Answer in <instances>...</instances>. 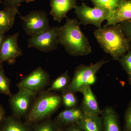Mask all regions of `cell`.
Instances as JSON below:
<instances>
[{
	"instance_id": "6da1fadb",
	"label": "cell",
	"mask_w": 131,
	"mask_h": 131,
	"mask_svg": "<svg viewBox=\"0 0 131 131\" xmlns=\"http://www.w3.org/2000/svg\"><path fill=\"white\" fill-rule=\"evenodd\" d=\"M66 19L65 24L58 27V45L62 46L72 56L90 54L92 49L88 39L81 30L80 21L77 19Z\"/></svg>"
},
{
	"instance_id": "7a4b0ae2",
	"label": "cell",
	"mask_w": 131,
	"mask_h": 131,
	"mask_svg": "<svg viewBox=\"0 0 131 131\" xmlns=\"http://www.w3.org/2000/svg\"><path fill=\"white\" fill-rule=\"evenodd\" d=\"M94 34L101 48L114 60L118 61L131 50L119 24L97 28Z\"/></svg>"
},
{
	"instance_id": "3957f363",
	"label": "cell",
	"mask_w": 131,
	"mask_h": 131,
	"mask_svg": "<svg viewBox=\"0 0 131 131\" xmlns=\"http://www.w3.org/2000/svg\"><path fill=\"white\" fill-rule=\"evenodd\" d=\"M108 62L107 60H102L91 65L79 66L76 68L73 79L65 90L75 93L80 92L84 87L93 85L96 82V73Z\"/></svg>"
},
{
	"instance_id": "277c9868",
	"label": "cell",
	"mask_w": 131,
	"mask_h": 131,
	"mask_svg": "<svg viewBox=\"0 0 131 131\" xmlns=\"http://www.w3.org/2000/svg\"><path fill=\"white\" fill-rule=\"evenodd\" d=\"M61 101L62 98L58 95L43 94L35 101L28 115V120L34 123L49 117L58 108Z\"/></svg>"
},
{
	"instance_id": "5b68a950",
	"label": "cell",
	"mask_w": 131,
	"mask_h": 131,
	"mask_svg": "<svg viewBox=\"0 0 131 131\" xmlns=\"http://www.w3.org/2000/svg\"><path fill=\"white\" fill-rule=\"evenodd\" d=\"M75 13L81 25H91L97 28H102L103 21L107 20L109 12L101 8L94 6L91 7L82 2L80 6L75 8Z\"/></svg>"
},
{
	"instance_id": "8992f818",
	"label": "cell",
	"mask_w": 131,
	"mask_h": 131,
	"mask_svg": "<svg viewBox=\"0 0 131 131\" xmlns=\"http://www.w3.org/2000/svg\"><path fill=\"white\" fill-rule=\"evenodd\" d=\"M58 27H50L49 29L30 37L27 40L28 48H34L44 52L57 50L58 45Z\"/></svg>"
},
{
	"instance_id": "52a82bcc",
	"label": "cell",
	"mask_w": 131,
	"mask_h": 131,
	"mask_svg": "<svg viewBox=\"0 0 131 131\" xmlns=\"http://www.w3.org/2000/svg\"><path fill=\"white\" fill-rule=\"evenodd\" d=\"M20 17L24 31L30 37H32L50 27L48 15L45 11H32L25 16L20 15Z\"/></svg>"
},
{
	"instance_id": "ba28073f",
	"label": "cell",
	"mask_w": 131,
	"mask_h": 131,
	"mask_svg": "<svg viewBox=\"0 0 131 131\" xmlns=\"http://www.w3.org/2000/svg\"><path fill=\"white\" fill-rule=\"evenodd\" d=\"M49 79L48 73L39 67L24 78L17 86L19 89H27L37 93L46 86Z\"/></svg>"
},
{
	"instance_id": "9c48e42d",
	"label": "cell",
	"mask_w": 131,
	"mask_h": 131,
	"mask_svg": "<svg viewBox=\"0 0 131 131\" xmlns=\"http://www.w3.org/2000/svg\"><path fill=\"white\" fill-rule=\"evenodd\" d=\"M19 33L4 38L0 52V64L4 62L14 63L16 58L23 55V51L18 44Z\"/></svg>"
},
{
	"instance_id": "30bf717a",
	"label": "cell",
	"mask_w": 131,
	"mask_h": 131,
	"mask_svg": "<svg viewBox=\"0 0 131 131\" xmlns=\"http://www.w3.org/2000/svg\"><path fill=\"white\" fill-rule=\"evenodd\" d=\"M35 93L26 89H19L18 93L10 96L9 102L14 113L16 116H22L28 111L31 99Z\"/></svg>"
},
{
	"instance_id": "8fae6325",
	"label": "cell",
	"mask_w": 131,
	"mask_h": 131,
	"mask_svg": "<svg viewBox=\"0 0 131 131\" xmlns=\"http://www.w3.org/2000/svg\"><path fill=\"white\" fill-rule=\"evenodd\" d=\"M76 0H51L50 14L55 21L61 22L67 18L68 12L77 6Z\"/></svg>"
},
{
	"instance_id": "7c38bea8",
	"label": "cell",
	"mask_w": 131,
	"mask_h": 131,
	"mask_svg": "<svg viewBox=\"0 0 131 131\" xmlns=\"http://www.w3.org/2000/svg\"><path fill=\"white\" fill-rule=\"evenodd\" d=\"M83 95L82 110L84 115L90 116H98L102 111L98 105V102L90 86L84 87L80 90Z\"/></svg>"
},
{
	"instance_id": "4fadbf2b",
	"label": "cell",
	"mask_w": 131,
	"mask_h": 131,
	"mask_svg": "<svg viewBox=\"0 0 131 131\" xmlns=\"http://www.w3.org/2000/svg\"><path fill=\"white\" fill-rule=\"evenodd\" d=\"M131 19V0H123L114 12L109 14L105 26L120 24Z\"/></svg>"
},
{
	"instance_id": "5bb4252c",
	"label": "cell",
	"mask_w": 131,
	"mask_h": 131,
	"mask_svg": "<svg viewBox=\"0 0 131 131\" xmlns=\"http://www.w3.org/2000/svg\"><path fill=\"white\" fill-rule=\"evenodd\" d=\"M18 14V8H4L0 10V33L5 34L13 27Z\"/></svg>"
},
{
	"instance_id": "9a60e30c",
	"label": "cell",
	"mask_w": 131,
	"mask_h": 131,
	"mask_svg": "<svg viewBox=\"0 0 131 131\" xmlns=\"http://www.w3.org/2000/svg\"><path fill=\"white\" fill-rule=\"evenodd\" d=\"M84 115L82 109L74 107L61 112L58 116L57 119L63 125L76 124L81 119Z\"/></svg>"
},
{
	"instance_id": "2e32d148",
	"label": "cell",
	"mask_w": 131,
	"mask_h": 131,
	"mask_svg": "<svg viewBox=\"0 0 131 131\" xmlns=\"http://www.w3.org/2000/svg\"><path fill=\"white\" fill-rule=\"evenodd\" d=\"M84 131H103L102 118L98 116L84 115L76 124Z\"/></svg>"
},
{
	"instance_id": "e0dca14e",
	"label": "cell",
	"mask_w": 131,
	"mask_h": 131,
	"mask_svg": "<svg viewBox=\"0 0 131 131\" xmlns=\"http://www.w3.org/2000/svg\"><path fill=\"white\" fill-rule=\"evenodd\" d=\"M102 114L104 131H121L117 114L112 108H106Z\"/></svg>"
},
{
	"instance_id": "ac0fdd59",
	"label": "cell",
	"mask_w": 131,
	"mask_h": 131,
	"mask_svg": "<svg viewBox=\"0 0 131 131\" xmlns=\"http://www.w3.org/2000/svg\"><path fill=\"white\" fill-rule=\"evenodd\" d=\"M70 79L68 71H66L54 80L51 87L47 90L62 92L66 89L70 83Z\"/></svg>"
},
{
	"instance_id": "d6986e66",
	"label": "cell",
	"mask_w": 131,
	"mask_h": 131,
	"mask_svg": "<svg viewBox=\"0 0 131 131\" xmlns=\"http://www.w3.org/2000/svg\"><path fill=\"white\" fill-rule=\"evenodd\" d=\"M94 6L107 10L109 14L117 8L123 0H90Z\"/></svg>"
},
{
	"instance_id": "ffe728a7",
	"label": "cell",
	"mask_w": 131,
	"mask_h": 131,
	"mask_svg": "<svg viewBox=\"0 0 131 131\" xmlns=\"http://www.w3.org/2000/svg\"><path fill=\"white\" fill-rule=\"evenodd\" d=\"M0 94L12 95L10 90V81L5 75L2 64H0Z\"/></svg>"
},
{
	"instance_id": "44dd1931",
	"label": "cell",
	"mask_w": 131,
	"mask_h": 131,
	"mask_svg": "<svg viewBox=\"0 0 131 131\" xmlns=\"http://www.w3.org/2000/svg\"><path fill=\"white\" fill-rule=\"evenodd\" d=\"M118 61L127 74L129 83L131 84V50L122 56Z\"/></svg>"
},
{
	"instance_id": "7402d4cb",
	"label": "cell",
	"mask_w": 131,
	"mask_h": 131,
	"mask_svg": "<svg viewBox=\"0 0 131 131\" xmlns=\"http://www.w3.org/2000/svg\"><path fill=\"white\" fill-rule=\"evenodd\" d=\"M62 100L64 106L68 108L74 107L77 103V99L74 93L67 90L62 92Z\"/></svg>"
},
{
	"instance_id": "603a6c76",
	"label": "cell",
	"mask_w": 131,
	"mask_h": 131,
	"mask_svg": "<svg viewBox=\"0 0 131 131\" xmlns=\"http://www.w3.org/2000/svg\"><path fill=\"white\" fill-rule=\"evenodd\" d=\"M1 131H27V130L19 122L12 119H9Z\"/></svg>"
},
{
	"instance_id": "cb8c5ba5",
	"label": "cell",
	"mask_w": 131,
	"mask_h": 131,
	"mask_svg": "<svg viewBox=\"0 0 131 131\" xmlns=\"http://www.w3.org/2000/svg\"><path fill=\"white\" fill-rule=\"evenodd\" d=\"M119 24L131 48V19L123 21Z\"/></svg>"
},
{
	"instance_id": "d4e9b609",
	"label": "cell",
	"mask_w": 131,
	"mask_h": 131,
	"mask_svg": "<svg viewBox=\"0 0 131 131\" xmlns=\"http://www.w3.org/2000/svg\"><path fill=\"white\" fill-rule=\"evenodd\" d=\"M35 0H4L5 8H18L22 3L25 2L27 3L33 2Z\"/></svg>"
},
{
	"instance_id": "484cf974",
	"label": "cell",
	"mask_w": 131,
	"mask_h": 131,
	"mask_svg": "<svg viewBox=\"0 0 131 131\" xmlns=\"http://www.w3.org/2000/svg\"><path fill=\"white\" fill-rule=\"evenodd\" d=\"M125 131H131V102L125 115Z\"/></svg>"
},
{
	"instance_id": "4316f807",
	"label": "cell",
	"mask_w": 131,
	"mask_h": 131,
	"mask_svg": "<svg viewBox=\"0 0 131 131\" xmlns=\"http://www.w3.org/2000/svg\"><path fill=\"white\" fill-rule=\"evenodd\" d=\"M35 131H56L54 125L51 122H46L39 126Z\"/></svg>"
},
{
	"instance_id": "83f0119b",
	"label": "cell",
	"mask_w": 131,
	"mask_h": 131,
	"mask_svg": "<svg viewBox=\"0 0 131 131\" xmlns=\"http://www.w3.org/2000/svg\"><path fill=\"white\" fill-rule=\"evenodd\" d=\"M65 131H84L80 128L76 124L71 125Z\"/></svg>"
},
{
	"instance_id": "f1b7e54d",
	"label": "cell",
	"mask_w": 131,
	"mask_h": 131,
	"mask_svg": "<svg viewBox=\"0 0 131 131\" xmlns=\"http://www.w3.org/2000/svg\"><path fill=\"white\" fill-rule=\"evenodd\" d=\"M5 37V34L0 33V52H1L3 42V39H4Z\"/></svg>"
},
{
	"instance_id": "f546056e",
	"label": "cell",
	"mask_w": 131,
	"mask_h": 131,
	"mask_svg": "<svg viewBox=\"0 0 131 131\" xmlns=\"http://www.w3.org/2000/svg\"><path fill=\"white\" fill-rule=\"evenodd\" d=\"M4 116V112L1 107L0 106V122L1 121Z\"/></svg>"
},
{
	"instance_id": "4dcf8cb0",
	"label": "cell",
	"mask_w": 131,
	"mask_h": 131,
	"mask_svg": "<svg viewBox=\"0 0 131 131\" xmlns=\"http://www.w3.org/2000/svg\"><path fill=\"white\" fill-rule=\"evenodd\" d=\"M56 131H62V130H60V129H58V130H56Z\"/></svg>"
},
{
	"instance_id": "1f68e13d",
	"label": "cell",
	"mask_w": 131,
	"mask_h": 131,
	"mask_svg": "<svg viewBox=\"0 0 131 131\" xmlns=\"http://www.w3.org/2000/svg\"><path fill=\"white\" fill-rule=\"evenodd\" d=\"M1 0H0V3H1Z\"/></svg>"
},
{
	"instance_id": "d6a6232c",
	"label": "cell",
	"mask_w": 131,
	"mask_h": 131,
	"mask_svg": "<svg viewBox=\"0 0 131 131\" xmlns=\"http://www.w3.org/2000/svg\"><path fill=\"white\" fill-rule=\"evenodd\" d=\"M82 1H87V0H82Z\"/></svg>"
}]
</instances>
